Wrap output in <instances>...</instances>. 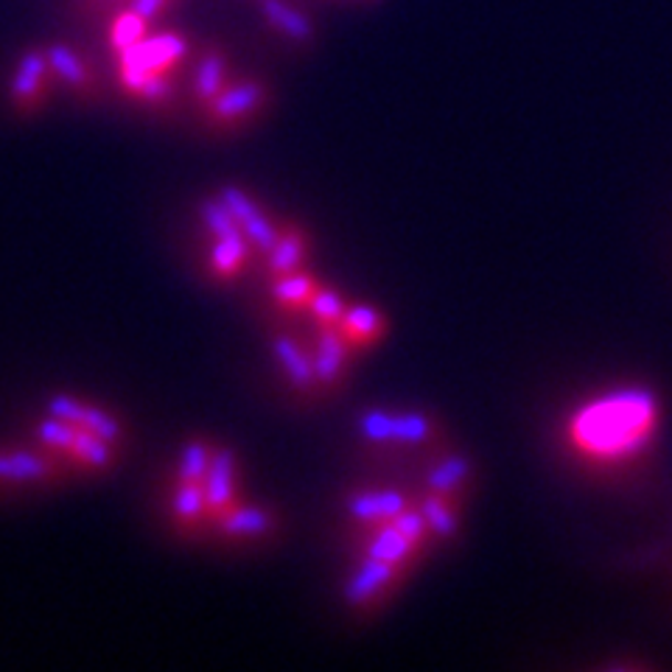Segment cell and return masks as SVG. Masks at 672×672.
<instances>
[{"label": "cell", "mask_w": 672, "mask_h": 672, "mask_svg": "<svg viewBox=\"0 0 672 672\" xmlns=\"http://www.w3.org/2000/svg\"><path fill=\"white\" fill-rule=\"evenodd\" d=\"M359 429L373 442H395V418L382 409H370L359 420Z\"/></svg>", "instance_id": "f1b7e54d"}, {"label": "cell", "mask_w": 672, "mask_h": 672, "mask_svg": "<svg viewBox=\"0 0 672 672\" xmlns=\"http://www.w3.org/2000/svg\"><path fill=\"white\" fill-rule=\"evenodd\" d=\"M653 420V398L642 390L611 395L594 404L577 418L575 435L580 446L597 455H619L628 446L642 440L644 426Z\"/></svg>", "instance_id": "6da1fadb"}, {"label": "cell", "mask_w": 672, "mask_h": 672, "mask_svg": "<svg viewBox=\"0 0 672 672\" xmlns=\"http://www.w3.org/2000/svg\"><path fill=\"white\" fill-rule=\"evenodd\" d=\"M260 14L267 18V23L273 29H278L280 34L295 40V43H309L314 36V25L309 23L303 12L291 9L284 0H260Z\"/></svg>", "instance_id": "4fadbf2b"}, {"label": "cell", "mask_w": 672, "mask_h": 672, "mask_svg": "<svg viewBox=\"0 0 672 672\" xmlns=\"http://www.w3.org/2000/svg\"><path fill=\"white\" fill-rule=\"evenodd\" d=\"M182 54H185V40L180 34L143 36L138 45L118 54L124 87L129 93H138L149 76L166 73L174 62L182 60Z\"/></svg>", "instance_id": "7a4b0ae2"}, {"label": "cell", "mask_w": 672, "mask_h": 672, "mask_svg": "<svg viewBox=\"0 0 672 672\" xmlns=\"http://www.w3.org/2000/svg\"><path fill=\"white\" fill-rule=\"evenodd\" d=\"M424 515L426 524H429V533L440 535V538H451L457 533V515L455 510L448 508L446 497L442 493H429L424 499Z\"/></svg>", "instance_id": "7402d4cb"}, {"label": "cell", "mask_w": 672, "mask_h": 672, "mask_svg": "<svg viewBox=\"0 0 672 672\" xmlns=\"http://www.w3.org/2000/svg\"><path fill=\"white\" fill-rule=\"evenodd\" d=\"M273 351L275 359L280 362V367L286 370V376L291 378V384L300 390H311L317 384V373H314V362L303 353V348L297 345L291 337L286 333H278L273 340Z\"/></svg>", "instance_id": "ba28073f"}, {"label": "cell", "mask_w": 672, "mask_h": 672, "mask_svg": "<svg viewBox=\"0 0 672 672\" xmlns=\"http://www.w3.org/2000/svg\"><path fill=\"white\" fill-rule=\"evenodd\" d=\"M146 31H149V20L129 7V9H124L116 20H113V29H109V43H113V49L121 54V51L138 45L140 40L146 36Z\"/></svg>", "instance_id": "d6986e66"}, {"label": "cell", "mask_w": 672, "mask_h": 672, "mask_svg": "<svg viewBox=\"0 0 672 672\" xmlns=\"http://www.w3.org/2000/svg\"><path fill=\"white\" fill-rule=\"evenodd\" d=\"M45 54H49L51 73H54L56 79H62L67 87H73V90H82V93L90 90L93 87L90 67L85 65V60H82L71 45L54 43L45 49Z\"/></svg>", "instance_id": "9c48e42d"}, {"label": "cell", "mask_w": 672, "mask_h": 672, "mask_svg": "<svg viewBox=\"0 0 672 672\" xmlns=\"http://www.w3.org/2000/svg\"><path fill=\"white\" fill-rule=\"evenodd\" d=\"M129 3H132V0H129Z\"/></svg>", "instance_id": "e575fe53"}, {"label": "cell", "mask_w": 672, "mask_h": 672, "mask_svg": "<svg viewBox=\"0 0 672 672\" xmlns=\"http://www.w3.org/2000/svg\"><path fill=\"white\" fill-rule=\"evenodd\" d=\"M222 530L227 535H242V538L264 535L273 530V515L260 508H238L222 515Z\"/></svg>", "instance_id": "9a60e30c"}, {"label": "cell", "mask_w": 672, "mask_h": 672, "mask_svg": "<svg viewBox=\"0 0 672 672\" xmlns=\"http://www.w3.org/2000/svg\"><path fill=\"white\" fill-rule=\"evenodd\" d=\"M401 510H406V497L398 491H370L351 499V515L367 524L393 521Z\"/></svg>", "instance_id": "30bf717a"}, {"label": "cell", "mask_w": 672, "mask_h": 672, "mask_svg": "<svg viewBox=\"0 0 672 672\" xmlns=\"http://www.w3.org/2000/svg\"><path fill=\"white\" fill-rule=\"evenodd\" d=\"M314 373L320 384H333L340 378L342 364H345V340L331 328H322L314 345Z\"/></svg>", "instance_id": "5bb4252c"}, {"label": "cell", "mask_w": 672, "mask_h": 672, "mask_svg": "<svg viewBox=\"0 0 672 672\" xmlns=\"http://www.w3.org/2000/svg\"><path fill=\"white\" fill-rule=\"evenodd\" d=\"M169 3H171V0H132L129 7H132L138 14H143V18L152 23L154 18H160V14H163V9L169 7Z\"/></svg>", "instance_id": "836d02e7"}, {"label": "cell", "mask_w": 672, "mask_h": 672, "mask_svg": "<svg viewBox=\"0 0 672 672\" xmlns=\"http://www.w3.org/2000/svg\"><path fill=\"white\" fill-rule=\"evenodd\" d=\"M54 473L51 460L36 451H0V479L7 482H40Z\"/></svg>", "instance_id": "7c38bea8"}, {"label": "cell", "mask_w": 672, "mask_h": 672, "mask_svg": "<svg viewBox=\"0 0 672 672\" xmlns=\"http://www.w3.org/2000/svg\"><path fill=\"white\" fill-rule=\"evenodd\" d=\"M54 76L49 65V54L45 49H29L18 62L12 79V98L20 109H34L43 102L49 79Z\"/></svg>", "instance_id": "3957f363"}, {"label": "cell", "mask_w": 672, "mask_h": 672, "mask_svg": "<svg viewBox=\"0 0 672 672\" xmlns=\"http://www.w3.org/2000/svg\"><path fill=\"white\" fill-rule=\"evenodd\" d=\"M303 260V242L295 236V233H286L278 238L273 249H269V269L278 275H289L300 267Z\"/></svg>", "instance_id": "cb8c5ba5"}, {"label": "cell", "mask_w": 672, "mask_h": 672, "mask_svg": "<svg viewBox=\"0 0 672 672\" xmlns=\"http://www.w3.org/2000/svg\"><path fill=\"white\" fill-rule=\"evenodd\" d=\"M213 269L218 275H233L244 260H247V236L233 233V236H218L213 247Z\"/></svg>", "instance_id": "44dd1931"}, {"label": "cell", "mask_w": 672, "mask_h": 672, "mask_svg": "<svg viewBox=\"0 0 672 672\" xmlns=\"http://www.w3.org/2000/svg\"><path fill=\"white\" fill-rule=\"evenodd\" d=\"M71 455L90 468H107L116 451H113V440H107V437L93 435V431L87 429H76Z\"/></svg>", "instance_id": "e0dca14e"}, {"label": "cell", "mask_w": 672, "mask_h": 672, "mask_svg": "<svg viewBox=\"0 0 672 672\" xmlns=\"http://www.w3.org/2000/svg\"><path fill=\"white\" fill-rule=\"evenodd\" d=\"M468 477H471V460L455 455L448 457V460H442L437 468H431L429 477H426V484H429L431 493H442V497H448V493H455Z\"/></svg>", "instance_id": "2e32d148"}, {"label": "cell", "mask_w": 672, "mask_h": 672, "mask_svg": "<svg viewBox=\"0 0 672 672\" xmlns=\"http://www.w3.org/2000/svg\"><path fill=\"white\" fill-rule=\"evenodd\" d=\"M413 550H415V546L398 533V527H395L393 521H387V524L378 530L376 538L370 541L367 557H376V561H387V564H401V561H406V557L413 555Z\"/></svg>", "instance_id": "ac0fdd59"}, {"label": "cell", "mask_w": 672, "mask_h": 672, "mask_svg": "<svg viewBox=\"0 0 672 672\" xmlns=\"http://www.w3.org/2000/svg\"><path fill=\"white\" fill-rule=\"evenodd\" d=\"M211 448L207 442L194 440L189 446L182 448L180 457V482H202L207 473V466H211Z\"/></svg>", "instance_id": "d4e9b609"}, {"label": "cell", "mask_w": 672, "mask_h": 672, "mask_svg": "<svg viewBox=\"0 0 672 672\" xmlns=\"http://www.w3.org/2000/svg\"><path fill=\"white\" fill-rule=\"evenodd\" d=\"M202 218H205L207 231L213 233V236H233V233H244L242 227H238L236 216H233V211L227 205H224V200L218 196V200H205L202 202Z\"/></svg>", "instance_id": "484cf974"}, {"label": "cell", "mask_w": 672, "mask_h": 672, "mask_svg": "<svg viewBox=\"0 0 672 672\" xmlns=\"http://www.w3.org/2000/svg\"><path fill=\"white\" fill-rule=\"evenodd\" d=\"M342 322H345V331L353 342H367L384 331V320L378 317V311L367 309V306H359V309L345 311V314H342Z\"/></svg>", "instance_id": "603a6c76"}, {"label": "cell", "mask_w": 672, "mask_h": 672, "mask_svg": "<svg viewBox=\"0 0 672 672\" xmlns=\"http://www.w3.org/2000/svg\"><path fill=\"white\" fill-rule=\"evenodd\" d=\"M393 524L413 546H418L420 541L426 538V533H429V524H426L424 510H409V508L401 510V513L393 519Z\"/></svg>", "instance_id": "1f68e13d"}, {"label": "cell", "mask_w": 672, "mask_h": 672, "mask_svg": "<svg viewBox=\"0 0 672 672\" xmlns=\"http://www.w3.org/2000/svg\"><path fill=\"white\" fill-rule=\"evenodd\" d=\"M398 564H387V561H376V557H367L362 566L356 569V575L348 580L345 597L351 606H362V602L373 600L384 586L395 577Z\"/></svg>", "instance_id": "52a82bcc"}, {"label": "cell", "mask_w": 672, "mask_h": 672, "mask_svg": "<svg viewBox=\"0 0 672 672\" xmlns=\"http://www.w3.org/2000/svg\"><path fill=\"white\" fill-rule=\"evenodd\" d=\"M218 196L224 200V205L231 207L233 216H236V222H238V227H242L244 236H247L255 247L264 249V253H269V249L278 244V238H280L278 231H275L273 224H269V218L258 211V205H255V202L249 200L242 189H236V185H224L222 194Z\"/></svg>", "instance_id": "277c9868"}, {"label": "cell", "mask_w": 672, "mask_h": 672, "mask_svg": "<svg viewBox=\"0 0 672 672\" xmlns=\"http://www.w3.org/2000/svg\"><path fill=\"white\" fill-rule=\"evenodd\" d=\"M311 311H314L320 320L337 322L342 320V314H345V306H342L340 295H333L331 289H320L311 295Z\"/></svg>", "instance_id": "d6a6232c"}, {"label": "cell", "mask_w": 672, "mask_h": 672, "mask_svg": "<svg viewBox=\"0 0 672 672\" xmlns=\"http://www.w3.org/2000/svg\"><path fill=\"white\" fill-rule=\"evenodd\" d=\"M49 415L67 420V424L73 426H79V429L93 431V435L107 437V440L113 442L121 437V424H118L113 415L98 409V406L82 404V401L71 398V395H54V398L49 401Z\"/></svg>", "instance_id": "5b68a950"}, {"label": "cell", "mask_w": 672, "mask_h": 672, "mask_svg": "<svg viewBox=\"0 0 672 672\" xmlns=\"http://www.w3.org/2000/svg\"><path fill=\"white\" fill-rule=\"evenodd\" d=\"M224 82H227L224 56L218 54V51H211L207 56H202L200 67H196V93H200V98L213 102V98L224 90Z\"/></svg>", "instance_id": "ffe728a7"}, {"label": "cell", "mask_w": 672, "mask_h": 672, "mask_svg": "<svg viewBox=\"0 0 672 672\" xmlns=\"http://www.w3.org/2000/svg\"><path fill=\"white\" fill-rule=\"evenodd\" d=\"M233 479H236L233 455L227 448H218L216 455L211 457L205 479H202L207 497V510H211V513H224V508L233 502Z\"/></svg>", "instance_id": "8992f818"}, {"label": "cell", "mask_w": 672, "mask_h": 672, "mask_svg": "<svg viewBox=\"0 0 672 672\" xmlns=\"http://www.w3.org/2000/svg\"><path fill=\"white\" fill-rule=\"evenodd\" d=\"M211 104H213V116L222 118V121L242 118L264 104V87L255 85V82H242V85L236 87H224Z\"/></svg>", "instance_id": "8fae6325"}, {"label": "cell", "mask_w": 672, "mask_h": 672, "mask_svg": "<svg viewBox=\"0 0 672 672\" xmlns=\"http://www.w3.org/2000/svg\"><path fill=\"white\" fill-rule=\"evenodd\" d=\"M311 295H314V284H311V278H306V275L289 273V275H284L278 284H275V297L289 306L303 303L306 297H311Z\"/></svg>", "instance_id": "f546056e"}, {"label": "cell", "mask_w": 672, "mask_h": 672, "mask_svg": "<svg viewBox=\"0 0 672 672\" xmlns=\"http://www.w3.org/2000/svg\"><path fill=\"white\" fill-rule=\"evenodd\" d=\"M431 420L420 413H406L395 418V442L404 446H418V442L429 440Z\"/></svg>", "instance_id": "83f0119b"}, {"label": "cell", "mask_w": 672, "mask_h": 672, "mask_svg": "<svg viewBox=\"0 0 672 672\" xmlns=\"http://www.w3.org/2000/svg\"><path fill=\"white\" fill-rule=\"evenodd\" d=\"M76 429H79V426H73V424H67V420L49 415V418L40 424V437H43L45 446L62 448V451H71L73 437H76Z\"/></svg>", "instance_id": "4dcf8cb0"}, {"label": "cell", "mask_w": 672, "mask_h": 672, "mask_svg": "<svg viewBox=\"0 0 672 672\" xmlns=\"http://www.w3.org/2000/svg\"><path fill=\"white\" fill-rule=\"evenodd\" d=\"M207 510L205 484L202 482H182L174 497V513L182 521H196Z\"/></svg>", "instance_id": "4316f807"}]
</instances>
